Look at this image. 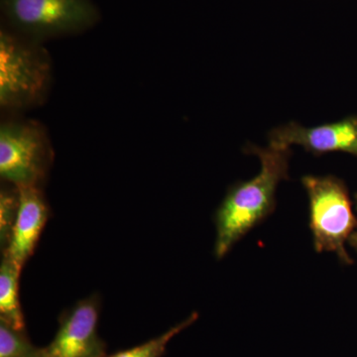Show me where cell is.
<instances>
[{
  "mask_svg": "<svg viewBox=\"0 0 357 357\" xmlns=\"http://www.w3.org/2000/svg\"><path fill=\"white\" fill-rule=\"evenodd\" d=\"M245 151L259 158L261 170L252 180L234 185L215 213V255L218 259L225 257L234 244L273 213L277 187L288 178L290 148L249 145Z\"/></svg>",
  "mask_w": 357,
  "mask_h": 357,
  "instance_id": "6da1fadb",
  "label": "cell"
},
{
  "mask_svg": "<svg viewBox=\"0 0 357 357\" xmlns=\"http://www.w3.org/2000/svg\"><path fill=\"white\" fill-rule=\"evenodd\" d=\"M50 56L39 42L4 28L0 32V105L24 110L44 102L52 82Z\"/></svg>",
  "mask_w": 357,
  "mask_h": 357,
  "instance_id": "7a4b0ae2",
  "label": "cell"
},
{
  "mask_svg": "<svg viewBox=\"0 0 357 357\" xmlns=\"http://www.w3.org/2000/svg\"><path fill=\"white\" fill-rule=\"evenodd\" d=\"M7 29L43 40L86 31L100 20L91 0H1Z\"/></svg>",
  "mask_w": 357,
  "mask_h": 357,
  "instance_id": "3957f363",
  "label": "cell"
},
{
  "mask_svg": "<svg viewBox=\"0 0 357 357\" xmlns=\"http://www.w3.org/2000/svg\"><path fill=\"white\" fill-rule=\"evenodd\" d=\"M310 201V229L317 252H333L344 264L352 259L345 249L356 231L357 218L352 211L349 191L333 176L302 178Z\"/></svg>",
  "mask_w": 357,
  "mask_h": 357,
  "instance_id": "277c9868",
  "label": "cell"
},
{
  "mask_svg": "<svg viewBox=\"0 0 357 357\" xmlns=\"http://www.w3.org/2000/svg\"><path fill=\"white\" fill-rule=\"evenodd\" d=\"M53 161L43 126L34 121H7L0 128V177L15 187H39Z\"/></svg>",
  "mask_w": 357,
  "mask_h": 357,
  "instance_id": "5b68a950",
  "label": "cell"
},
{
  "mask_svg": "<svg viewBox=\"0 0 357 357\" xmlns=\"http://www.w3.org/2000/svg\"><path fill=\"white\" fill-rule=\"evenodd\" d=\"M100 301L89 296L66 310L59 318V328L42 357H105L107 344L98 332Z\"/></svg>",
  "mask_w": 357,
  "mask_h": 357,
  "instance_id": "8992f818",
  "label": "cell"
},
{
  "mask_svg": "<svg viewBox=\"0 0 357 357\" xmlns=\"http://www.w3.org/2000/svg\"><path fill=\"white\" fill-rule=\"evenodd\" d=\"M270 144L279 147L300 145L314 155L345 152L357 156V119L349 117L335 123L304 128L290 122L269 134Z\"/></svg>",
  "mask_w": 357,
  "mask_h": 357,
  "instance_id": "52a82bcc",
  "label": "cell"
},
{
  "mask_svg": "<svg viewBox=\"0 0 357 357\" xmlns=\"http://www.w3.org/2000/svg\"><path fill=\"white\" fill-rule=\"evenodd\" d=\"M18 190L20 210L8 246L2 255L22 269L34 253L51 211L41 188L21 187Z\"/></svg>",
  "mask_w": 357,
  "mask_h": 357,
  "instance_id": "ba28073f",
  "label": "cell"
},
{
  "mask_svg": "<svg viewBox=\"0 0 357 357\" xmlns=\"http://www.w3.org/2000/svg\"><path fill=\"white\" fill-rule=\"evenodd\" d=\"M22 269L2 255L0 264V321L16 330L24 331L25 323L20 299V279Z\"/></svg>",
  "mask_w": 357,
  "mask_h": 357,
  "instance_id": "9c48e42d",
  "label": "cell"
},
{
  "mask_svg": "<svg viewBox=\"0 0 357 357\" xmlns=\"http://www.w3.org/2000/svg\"><path fill=\"white\" fill-rule=\"evenodd\" d=\"M198 318V312H192L191 316L188 317L185 321L173 326L172 328H170L168 332L164 333L163 335L152 338L144 344L134 347L132 349L114 352V354H109V356L107 354L105 357H162L165 354L169 342L178 333L194 324Z\"/></svg>",
  "mask_w": 357,
  "mask_h": 357,
  "instance_id": "30bf717a",
  "label": "cell"
},
{
  "mask_svg": "<svg viewBox=\"0 0 357 357\" xmlns=\"http://www.w3.org/2000/svg\"><path fill=\"white\" fill-rule=\"evenodd\" d=\"M43 349L35 347L25 330H16L0 321V357H42Z\"/></svg>",
  "mask_w": 357,
  "mask_h": 357,
  "instance_id": "8fae6325",
  "label": "cell"
},
{
  "mask_svg": "<svg viewBox=\"0 0 357 357\" xmlns=\"http://www.w3.org/2000/svg\"><path fill=\"white\" fill-rule=\"evenodd\" d=\"M20 210V190L15 185L2 188L0 192V245L6 250Z\"/></svg>",
  "mask_w": 357,
  "mask_h": 357,
  "instance_id": "7c38bea8",
  "label": "cell"
},
{
  "mask_svg": "<svg viewBox=\"0 0 357 357\" xmlns=\"http://www.w3.org/2000/svg\"><path fill=\"white\" fill-rule=\"evenodd\" d=\"M349 245H351V248L357 252V230L354 234H352L351 238L349 239Z\"/></svg>",
  "mask_w": 357,
  "mask_h": 357,
  "instance_id": "4fadbf2b",
  "label": "cell"
},
{
  "mask_svg": "<svg viewBox=\"0 0 357 357\" xmlns=\"http://www.w3.org/2000/svg\"><path fill=\"white\" fill-rule=\"evenodd\" d=\"M356 208H357V195H356Z\"/></svg>",
  "mask_w": 357,
  "mask_h": 357,
  "instance_id": "5bb4252c",
  "label": "cell"
}]
</instances>
